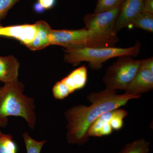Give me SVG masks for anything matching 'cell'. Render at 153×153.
I'll list each match as a JSON object with an SVG mask.
<instances>
[{
    "mask_svg": "<svg viewBox=\"0 0 153 153\" xmlns=\"http://www.w3.org/2000/svg\"><path fill=\"white\" fill-rule=\"evenodd\" d=\"M131 56H120L107 69L103 80L106 89L111 91L124 90L131 82L141 67L143 60H135Z\"/></svg>",
    "mask_w": 153,
    "mask_h": 153,
    "instance_id": "5b68a950",
    "label": "cell"
},
{
    "mask_svg": "<svg viewBox=\"0 0 153 153\" xmlns=\"http://www.w3.org/2000/svg\"><path fill=\"white\" fill-rule=\"evenodd\" d=\"M140 43L137 41L135 45L128 48L118 47L97 48L84 47L64 49V60L67 63L78 65L82 62H88L89 67L94 70H98L102 64L108 60L120 56L136 57L140 50Z\"/></svg>",
    "mask_w": 153,
    "mask_h": 153,
    "instance_id": "277c9868",
    "label": "cell"
},
{
    "mask_svg": "<svg viewBox=\"0 0 153 153\" xmlns=\"http://www.w3.org/2000/svg\"><path fill=\"white\" fill-rule=\"evenodd\" d=\"M23 137L27 153H41L43 146L47 142L46 140L38 141L33 139L27 132H24Z\"/></svg>",
    "mask_w": 153,
    "mask_h": 153,
    "instance_id": "e0dca14e",
    "label": "cell"
},
{
    "mask_svg": "<svg viewBox=\"0 0 153 153\" xmlns=\"http://www.w3.org/2000/svg\"><path fill=\"white\" fill-rule=\"evenodd\" d=\"M144 0H124L115 25L117 33L122 29L131 25L134 19L143 11Z\"/></svg>",
    "mask_w": 153,
    "mask_h": 153,
    "instance_id": "ba28073f",
    "label": "cell"
},
{
    "mask_svg": "<svg viewBox=\"0 0 153 153\" xmlns=\"http://www.w3.org/2000/svg\"><path fill=\"white\" fill-rule=\"evenodd\" d=\"M37 31L33 42L26 46L33 51L41 50L51 45L50 35L52 29L47 22L43 21L36 22Z\"/></svg>",
    "mask_w": 153,
    "mask_h": 153,
    "instance_id": "4fadbf2b",
    "label": "cell"
},
{
    "mask_svg": "<svg viewBox=\"0 0 153 153\" xmlns=\"http://www.w3.org/2000/svg\"><path fill=\"white\" fill-rule=\"evenodd\" d=\"M124 0H98L94 13L110 10L120 7Z\"/></svg>",
    "mask_w": 153,
    "mask_h": 153,
    "instance_id": "ac0fdd59",
    "label": "cell"
},
{
    "mask_svg": "<svg viewBox=\"0 0 153 153\" xmlns=\"http://www.w3.org/2000/svg\"><path fill=\"white\" fill-rule=\"evenodd\" d=\"M141 68L148 69L153 72V57L143 60Z\"/></svg>",
    "mask_w": 153,
    "mask_h": 153,
    "instance_id": "44dd1931",
    "label": "cell"
},
{
    "mask_svg": "<svg viewBox=\"0 0 153 153\" xmlns=\"http://www.w3.org/2000/svg\"><path fill=\"white\" fill-rule=\"evenodd\" d=\"M37 31L36 24L2 27L0 24V36L14 38L27 46L33 42Z\"/></svg>",
    "mask_w": 153,
    "mask_h": 153,
    "instance_id": "9c48e42d",
    "label": "cell"
},
{
    "mask_svg": "<svg viewBox=\"0 0 153 153\" xmlns=\"http://www.w3.org/2000/svg\"><path fill=\"white\" fill-rule=\"evenodd\" d=\"M25 85L19 80L0 87V128H5L10 116L20 117L34 129L37 117L34 99L23 94Z\"/></svg>",
    "mask_w": 153,
    "mask_h": 153,
    "instance_id": "7a4b0ae2",
    "label": "cell"
},
{
    "mask_svg": "<svg viewBox=\"0 0 153 153\" xmlns=\"http://www.w3.org/2000/svg\"><path fill=\"white\" fill-rule=\"evenodd\" d=\"M117 110V108L107 111L97 117L88 131V137H101L112 133L113 130L111 125V122L116 113Z\"/></svg>",
    "mask_w": 153,
    "mask_h": 153,
    "instance_id": "8fae6325",
    "label": "cell"
},
{
    "mask_svg": "<svg viewBox=\"0 0 153 153\" xmlns=\"http://www.w3.org/2000/svg\"><path fill=\"white\" fill-rule=\"evenodd\" d=\"M38 2L45 10H50L55 5L56 0H38Z\"/></svg>",
    "mask_w": 153,
    "mask_h": 153,
    "instance_id": "ffe728a7",
    "label": "cell"
},
{
    "mask_svg": "<svg viewBox=\"0 0 153 153\" xmlns=\"http://www.w3.org/2000/svg\"><path fill=\"white\" fill-rule=\"evenodd\" d=\"M150 143L140 139L127 144L118 153H149Z\"/></svg>",
    "mask_w": 153,
    "mask_h": 153,
    "instance_id": "9a60e30c",
    "label": "cell"
},
{
    "mask_svg": "<svg viewBox=\"0 0 153 153\" xmlns=\"http://www.w3.org/2000/svg\"><path fill=\"white\" fill-rule=\"evenodd\" d=\"M87 76V68L85 66L73 70L54 85L52 93L54 98L64 99L76 91L82 89L86 85Z\"/></svg>",
    "mask_w": 153,
    "mask_h": 153,
    "instance_id": "8992f818",
    "label": "cell"
},
{
    "mask_svg": "<svg viewBox=\"0 0 153 153\" xmlns=\"http://www.w3.org/2000/svg\"><path fill=\"white\" fill-rule=\"evenodd\" d=\"M89 33L85 28L77 30H52L51 44L59 45L66 49L86 47Z\"/></svg>",
    "mask_w": 153,
    "mask_h": 153,
    "instance_id": "52a82bcc",
    "label": "cell"
},
{
    "mask_svg": "<svg viewBox=\"0 0 153 153\" xmlns=\"http://www.w3.org/2000/svg\"><path fill=\"white\" fill-rule=\"evenodd\" d=\"M131 25L134 27L153 33V14L142 11L134 19Z\"/></svg>",
    "mask_w": 153,
    "mask_h": 153,
    "instance_id": "5bb4252c",
    "label": "cell"
},
{
    "mask_svg": "<svg viewBox=\"0 0 153 153\" xmlns=\"http://www.w3.org/2000/svg\"><path fill=\"white\" fill-rule=\"evenodd\" d=\"M0 153H18V147L11 134L0 131Z\"/></svg>",
    "mask_w": 153,
    "mask_h": 153,
    "instance_id": "2e32d148",
    "label": "cell"
},
{
    "mask_svg": "<svg viewBox=\"0 0 153 153\" xmlns=\"http://www.w3.org/2000/svg\"><path fill=\"white\" fill-rule=\"evenodd\" d=\"M33 8H34V10L35 12L38 13H44V11L45 10L44 8L38 2L34 4Z\"/></svg>",
    "mask_w": 153,
    "mask_h": 153,
    "instance_id": "603a6c76",
    "label": "cell"
},
{
    "mask_svg": "<svg viewBox=\"0 0 153 153\" xmlns=\"http://www.w3.org/2000/svg\"><path fill=\"white\" fill-rule=\"evenodd\" d=\"M120 7L110 10L86 14L83 18L89 37L86 47L103 48L115 47L119 41L115 31V25Z\"/></svg>",
    "mask_w": 153,
    "mask_h": 153,
    "instance_id": "3957f363",
    "label": "cell"
},
{
    "mask_svg": "<svg viewBox=\"0 0 153 153\" xmlns=\"http://www.w3.org/2000/svg\"><path fill=\"white\" fill-rule=\"evenodd\" d=\"M116 91L105 88L100 92H91L87 99L91 105H76L65 112L67 120L66 139L69 144L82 145L89 140L88 129L97 118L104 113L120 108L131 100L140 98L141 95L116 94Z\"/></svg>",
    "mask_w": 153,
    "mask_h": 153,
    "instance_id": "6da1fadb",
    "label": "cell"
},
{
    "mask_svg": "<svg viewBox=\"0 0 153 153\" xmlns=\"http://www.w3.org/2000/svg\"><path fill=\"white\" fill-rule=\"evenodd\" d=\"M143 11L153 14V0H144Z\"/></svg>",
    "mask_w": 153,
    "mask_h": 153,
    "instance_id": "7402d4cb",
    "label": "cell"
},
{
    "mask_svg": "<svg viewBox=\"0 0 153 153\" xmlns=\"http://www.w3.org/2000/svg\"><path fill=\"white\" fill-rule=\"evenodd\" d=\"M20 0H0V22L5 18L9 11Z\"/></svg>",
    "mask_w": 153,
    "mask_h": 153,
    "instance_id": "d6986e66",
    "label": "cell"
},
{
    "mask_svg": "<svg viewBox=\"0 0 153 153\" xmlns=\"http://www.w3.org/2000/svg\"><path fill=\"white\" fill-rule=\"evenodd\" d=\"M20 64L13 55L0 56V81L4 83L18 81Z\"/></svg>",
    "mask_w": 153,
    "mask_h": 153,
    "instance_id": "7c38bea8",
    "label": "cell"
},
{
    "mask_svg": "<svg viewBox=\"0 0 153 153\" xmlns=\"http://www.w3.org/2000/svg\"><path fill=\"white\" fill-rule=\"evenodd\" d=\"M153 88V72L140 68L124 90L125 94L128 95L139 96Z\"/></svg>",
    "mask_w": 153,
    "mask_h": 153,
    "instance_id": "30bf717a",
    "label": "cell"
}]
</instances>
